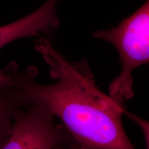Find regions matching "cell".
I'll use <instances>...</instances> for the list:
<instances>
[{
  "mask_svg": "<svg viewBox=\"0 0 149 149\" xmlns=\"http://www.w3.org/2000/svg\"><path fill=\"white\" fill-rule=\"evenodd\" d=\"M57 0H48L37 10L17 21L0 27V49L23 37L50 33L59 27Z\"/></svg>",
  "mask_w": 149,
  "mask_h": 149,
  "instance_id": "277c9868",
  "label": "cell"
},
{
  "mask_svg": "<svg viewBox=\"0 0 149 149\" xmlns=\"http://www.w3.org/2000/svg\"><path fill=\"white\" fill-rule=\"evenodd\" d=\"M69 149H85V148H82V147H80L79 146H77V145H76L75 144H74Z\"/></svg>",
  "mask_w": 149,
  "mask_h": 149,
  "instance_id": "8992f818",
  "label": "cell"
},
{
  "mask_svg": "<svg viewBox=\"0 0 149 149\" xmlns=\"http://www.w3.org/2000/svg\"><path fill=\"white\" fill-rule=\"evenodd\" d=\"M27 104L17 89L0 83V147L10 135L16 113Z\"/></svg>",
  "mask_w": 149,
  "mask_h": 149,
  "instance_id": "5b68a950",
  "label": "cell"
},
{
  "mask_svg": "<svg viewBox=\"0 0 149 149\" xmlns=\"http://www.w3.org/2000/svg\"><path fill=\"white\" fill-rule=\"evenodd\" d=\"M35 48L49 67L55 82L39 83L35 67L22 70L12 61L0 70V83L17 89L27 104L42 105L58 117L77 146L136 149L123 126L124 107L97 86L87 61L69 62L44 37L36 40Z\"/></svg>",
  "mask_w": 149,
  "mask_h": 149,
  "instance_id": "6da1fadb",
  "label": "cell"
},
{
  "mask_svg": "<svg viewBox=\"0 0 149 149\" xmlns=\"http://www.w3.org/2000/svg\"><path fill=\"white\" fill-rule=\"evenodd\" d=\"M74 144L62 124L48 110L29 104L18 110L8 138L0 149H69Z\"/></svg>",
  "mask_w": 149,
  "mask_h": 149,
  "instance_id": "3957f363",
  "label": "cell"
},
{
  "mask_svg": "<svg viewBox=\"0 0 149 149\" xmlns=\"http://www.w3.org/2000/svg\"><path fill=\"white\" fill-rule=\"evenodd\" d=\"M93 36L111 43L118 51L122 70L110 84L109 95L124 107L134 95L133 70L149 60V1L116 27L100 30Z\"/></svg>",
  "mask_w": 149,
  "mask_h": 149,
  "instance_id": "7a4b0ae2",
  "label": "cell"
}]
</instances>
